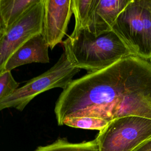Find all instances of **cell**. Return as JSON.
<instances>
[{"instance_id":"obj_1","label":"cell","mask_w":151,"mask_h":151,"mask_svg":"<svg viewBox=\"0 0 151 151\" xmlns=\"http://www.w3.org/2000/svg\"><path fill=\"white\" fill-rule=\"evenodd\" d=\"M54 113L59 126L76 117L151 119V60L130 55L73 80L59 96Z\"/></svg>"},{"instance_id":"obj_2","label":"cell","mask_w":151,"mask_h":151,"mask_svg":"<svg viewBox=\"0 0 151 151\" xmlns=\"http://www.w3.org/2000/svg\"><path fill=\"white\" fill-rule=\"evenodd\" d=\"M62 45L71 63L88 73L102 70L133 55L113 31L96 37L87 29H82L69 35Z\"/></svg>"},{"instance_id":"obj_3","label":"cell","mask_w":151,"mask_h":151,"mask_svg":"<svg viewBox=\"0 0 151 151\" xmlns=\"http://www.w3.org/2000/svg\"><path fill=\"white\" fill-rule=\"evenodd\" d=\"M111 31L133 55L151 60V0H131Z\"/></svg>"},{"instance_id":"obj_4","label":"cell","mask_w":151,"mask_h":151,"mask_svg":"<svg viewBox=\"0 0 151 151\" xmlns=\"http://www.w3.org/2000/svg\"><path fill=\"white\" fill-rule=\"evenodd\" d=\"M80 69L73 65L64 50L57 62L44 73L31 79L0 101V111L14 108L22 111L37 96L54 88L64 89Z\"/></svg>"},{"instance_id":"obj_5","label":"cell","mask_w":151,"mask_h":151,"mask_svg":"<svg viewBox=\"0 0 151 151\" xmlns=\"http://www.w3.org/2000/svg\"><path fill=\"white\" fill-rule=\"evenodd\" d=\"M151 137V119L134 116L117 118L99 132V151H133Z\"/></svg>"},{"instance_id":"obj_6","label":"cell","mask_w":151,"mask_h":151,"mask_svg":"<svg viewBox=\"0 0 151 151\" xmlns=\"http://www.w3.org/2000/svg\"><path fill=\"white\" fill-rule=\"evenodd\" d=\"M44 0L29 8L0 37V74L9 58L32 37L42 33Z\"/></svg>"},{"instance_id":"obj_7","label":"cell","mask_w":151,"mask_h":151,"mask_svg":"<svg viewBox=\"0 0 151 151\" xmlns=\"http://www.w3.org/2000/svg\"><path fill=\"white\" fill-rule=\"evenodd\" d=\"M72 14V0H44L41 34L51 50L62 42Z\"/></svg>"},{"instance_id":"obj_8","label":"cell","mask_w":151,"mask_h":151,"mask_svg":"<svg viewBox=\"0 0 151 151\" xmlns=\"http://www.w3.org/2000/svg\"><path fill=\"white\" fill-rule=\"evenodd\" d=\"M131 0H94L86 29L94 36L112 30L117 18Z\"/></svg>"},{"instance_id":"obj_9","label":"cell","mask_w":151,"mask_h":151,"mask_svg":"<svg viewBox=\"0 0 151 151\" xmlns=\"http://www.w3.org/2000/svg\"><path fill=\"white\" fill-rule=\"evenodd\" d=\"M48 48L41 34L32 37L9 58L3 71H11L15 68L29 63H48Z\"/></svg>"},{"instance_id":"obj_10","label":"cell","mask_w":151,"mask_h":151,"mask_svg":"<svg viewBox=\"0 0 151 151\" xmlns=\"http://www.w3.org/2000/svg\"><path fill=\"white\" fill-rule=\"evenodd\" d=\"M39 0H0V21L5 31Z\"/></svg>"},{"instance_id":"obj_11","label":"cell","mask_w":151,"mask_h":151,"mask_svg":"<svg viewBox=\"0 0 151 151\" xmlns=\"http://www.w3.org/2000/svg\"><path fill=\"white\" fill-rule=\"evenodd\" d=\"M34 151H99L96 139L72 143L67 138H58L52 143L37 147Z\"/></svg>"},{"instance_id":"obj_12","label":"cell","mask_w":151,"mask_h":151,"mask_svg":"<svg viewBox=\"0 0 151 151\" xmlns=\"http://www.w3.org/2000/svg\"><path fill=\"white\" fill-rule=\"evenodd\" d=\"M94 0H72V11L75 18L74 29L71 35L87 28Z\"/></svg>"},{"instance_id":"obj_13","label":"cell","mask_w":151,"mask_h":151,"mask_svg":"<svg viewBox=\"0 0 151 151\" xmlns=\"http://www.w3.org/2000/svg\"><path fill=\"white\" fill-rule=\"evenodd\" d=\"M109 121L105 119L92 117H76L65 119L62 125H66L74 128L97 130L101 131L109 123Z\"/></svg>"},{"instance_id":"obj_14","label":"cell","mask_w":151,"mask_h":151,"mask_svg":"<svg viewBox=\"0 0 151 151\" xmlns=\"http://www.w3.org/2000/svg\"><path fill=\"white\" fill-rule=\"evenodd\" d=\"M19 83L14 78L11 71H4L0 74V101L11 95Z\"/></svg>"},{"instance_id":"obj_15","label":"cell","mask_w":151,"mask_h":151,"mask_svg":"<svg viewBox=\"0 0 151 151\" xmlns=\"http://www.w3.org/2000/svg\"><path fill=\"white\" fill-rule=\"evenodd\" d=\"M133 151H151V137L145 140Z\"/></svg>"},{"instance_id":"obj_16","label":"cell","mask_w":151,"mask_h":151,"mask_svg":"<svg viewBox=\"0 0 151 151\" xmlns=\"http://www.w3.org/2000/svg\"><path fill=\"white\" fill-rule=\"evenodd\" d=\"M4 32H5V31H4V29L2 26V24L1 23V21H0V34H3Z\"/></svg>"},{"instance_id":"obj_17","label":"cell","mask_w":151,"mask_h":151,"mask_svg":"<svg viewBox=\"0 0 151 151\" xmlns=\"http://www.w3.org/2000/svg\"><path fill=\"white\" fill-rule=\"evenodd\" d=\"M2 34H0V37H1V35H2Z\"/></svg>"}]
</instances>
